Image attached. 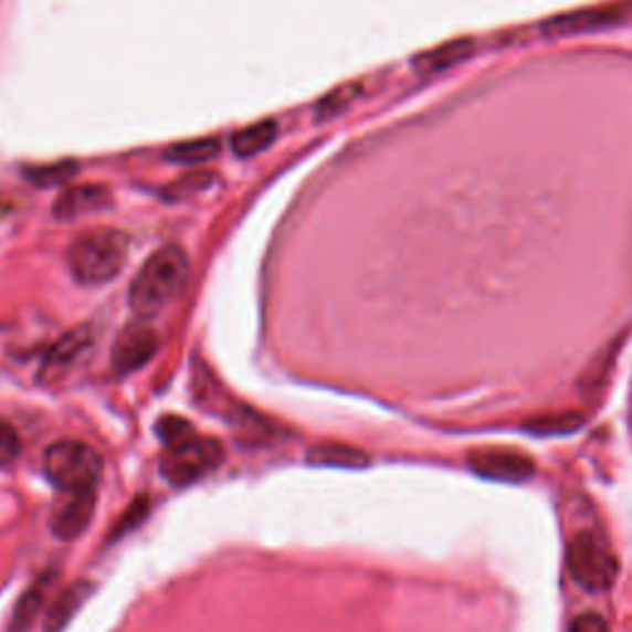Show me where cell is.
<instances>
[{
  "instance_id": "cell-13",
  "label": "cell",
  "mask_w": 632,
  "mask_h": 632,
  "mask_svg": "<svg viewBox=\"0 0 632 632\" xmlns=\"http://www.w3.org/2000/svg\"><path fill=\"white\" fill-rule=\"evenodd\" d=\"M92 596V586L87 581L72 583L70 588H65L52 603L48 620H45V632H62L67 628V623L72 618L80 613V608L84 605V600Z\"/></svg>"
},
{
  "instance_id": "cell-11",
  "label": "cell",
  "mask_w": 632,
  "mask_h": 632,
  "mask_svg": "<svg viewBox=\"0 0 632 632\" xmlns=\"http://www.w3.org/2000/svg\"><path fill=\"white\" fill-rule=\"evenodd\" d=\"M474 50H477V42L472 38L450 40L445 45H438L433 50H425L415 55L413 70H418L420 75H440V72H447L452 67L462 65V62H467L474 55Z\"/></svg>"
},
{
  "instance_id": "cell-4",
  "label": "cell",
  "mask_w": 632,
  "mask_h": 632,
  "mask_svg": "<svg viewBox=\"0 0 632 632\" xmlns=\"http://www.w3.org/2000/svg\"><path fill=\"white\" fill-rule=\"evenodd\" d=\"M42 470L62 494L94 492L102 477V457L80 440H60L42 455Z\"/></svg>"
},
{
  "instance_id": "cell-5",
  "label": "cell",
  "mask_w": 632,
  "mask_h": 632,
  "mask_svg": "<svg viewBox=\"0 0 632 632\" xmlns=\"http://www.w3.org/2000/svg\"><path fill=\"white\" fill-rule=\"evenodd\" d=\"M566 563L573 583L588 593H605L618 581V558L605 536L596 529L578 531L573 536V541L568 544Z\"/></svg>"
},
{
  "instance_id": "cell-21",
  "label": "cell",
  "mask_w": 632,
  "mask_h": 632,
  "mask_svg": "<svg viewBox=\"0 0 632 632\" xmlns=\"http://www.w3.org/2000/svg\"><path fill=\"white\" fill-rule=\"evenodd\" d=\"M146 512H149V507H146V499L144 497H139L136 499L131 507H129V512H126L122 519H119V526H117V531L112 534V539H119V536H124L126 531H131L134 526H139L141 524V519L146 516Z\"/></svg>"
},
{
  "instance_id": "cell-14",
  "label": "cell",
  "mask_w": 632,
  "mask_h": 632,
  "mask_svg": "<svg viewBox=\"0 0 632 632\" xmlns=\"http://www.w3.org/2000/svg\"><path fill=\"white\" fill-rule=\"evenodd\" d=\"M307 462L314 467H346L358 470L368 465V455L351 445H339V442H329V445H316L307 452Z\"/></svg>"
},
{
  "instance_id": "cell-19",
  "label": "cell",
  "mask_w": 632,
  "mask_h": 632,
  "mask_svg": "<svg viewBox=\"0 0 632 632\" xmlns=\"http://www.w3.org/2000/svg\"><path fill=\"white\" fill-rule=\"evenodd\" d=\"M220 151V144L215 139H198L191 144H178L166 151V158L176 164H200L213 158Z\"/></svg>"
},
{
  "instance_id": "cell-17",
  "label": "cell",
  "mask_w": 632,
  "mask_h": 632,
  "mask_svg": "<svg viewBox=\"0 0 632 632\" xmlns=\"http://www.w3.org/2000/svg\"><path fill=\"white\" fill-rule=\"evenodd\" d=\"M277 139V124L267 119V122H260V124H252L247 129H242L233 136V151L240 158H250V156H257L265 149H270L272 144Z\"/></svg>"
},
{
  "instance_id": "cell-3",
  "label": "cell",
  "mask_w": 632,
  "mask_h": 632,
  "mask_svg": "<svg viewBox=\"0 0 632 632\" xmlns=\"http://www.w3.org/2000/svg\"><path fill=\"white\" fill-rule=\"evenodd\" d=\"M126 257H129V238L119 230H92L72 242L67 252L72 275L87 287H99L119 277Z\"/></svg>"
},
{
  "instance_id": "cell-22",
  "label": "cell",
  "mask_w": 632,
  "mask_h": 632,
  "mask_svg": "<svg viewBox=\"0 0 632 632\" xmlns=\"http://www.w3.org/2000/svg\"><path fill=\"white\" fill-rule=\"evenodd\" d=\"M70 173H75V166H67V164H60L55 168H40V171H28V176L42 186L57 183L62 181V178H67Z\"/></svg>"
},
{
  "instance_id": "cell-16",
  "label": "cell",
  "mask_w": 632,
  "mask_h": 632,
  "mask_svg": "<svg viewBox=\"0 0 632 632\" xmlns=\"http://www.w3.org/2000/svg\"><path fill=\"white\" fill-rule=\"evenodd\" d=\"M583 428V418L578 413H546L539 418L526 420L522 425L524 433L529 435H539V438H561V435H571L578 433Z\"/></svg>"
},
{
  "instance_id": "cell-23",
  "label": "cell",
  "mask_w": 632,
  "mask_h": 632,
  "mask_svg": "<svg viewBox=\"0 0 632 632\" xmlns=\"http://www.w3.org/2000/svg\"><path fill=\"white\" fill-rule=\"evenodd\" d=\"M571 632H610L608 623L600 615L593 613H583L573 620Z\"/></svg>"
},
{
  "instance_id": "cell-7",
  "label": "cell",
  "mask_w": 632,
  "mask_h": 632,
  "mask_svg": "<svg viewBox=\"0 0 632 632\" xmlns=\"http://www.w3.org/2000/svg\"><path fill=\"white\" fill-rule=\"evenodd\" d=\"M158 351V334L154 326L146 322H131L126 324L119 331L117 341H114L112 364L117 368V373L126 376L139 371L141 366L151 361Z\"/></svg>"
},
{
  "instance_id": "cell-2",
  "label": "cell",
  "mask_w": 632,
  "mask_h": 632,
  "mask_svg": "<svg viewBox=\"0 0 632 632\" xmlns=\"http://www.w3.org/2000/svg\"><path fill=\"white\" fill-rule=\"evenodd\" d=\"M188 272H191L188 255L178 245L154 252L131 282L129 304L134 314L149 319V316L164 312V307H168L183 292Z\"/></svg>"
},
{
  "instance_id": "cell-10",
  "label": "cell",
  "mask_w": 632,
  "mask_h": 632,
  "mask_svg": "<svg viewBox=\"0 0 632 632\" xmlns=\"http://www.w3.org/2000/svg\"><path fill=\"white\" fill-rule=\"evenodd\" d=\"M94 516V492H80V494H62L55 512H52V531L57 539H77V536L87 529V524Z\"/></svg>"
},
{
  "instance_id": "cell-8",
  "label": "cell",
  "mask_w": 632,
  "mask_h": 632,
  "mask_svg": "<svg viewBox=\"0 0 632 632\" xmlns=\"http://www.w3.org/2000/svg\"><path fill=\"white\" fill-rule=\"evenodd\" d=\"M92 341L94 339H92L89 326H80V329L62 336V339L48 351V356L42 358L38 381L52 386V383L62 381V378H67L72 368H75L82 358L89 354Z\"/></svg>"
},
{
  "instance_id": "cell-15",
  "label": "cell",
  "mask_w": 632,
  "mask_h": 632,
  "mask_svg": "<svg viewBox=\"0 0 632 632\" xmlns=\"http://www.w3.org/2000/svg\"><path fill=\"white\" fill-rule=\"evenodd\" d=\"M52 581H55V573H45V576H40L38 581L28 588V591L23 593V598L18 600L13 618H10V632H23L30 623H33L35 615L40 613L42 603H45Z\"/></svg>"
},
{
  "instance_id": "cell-1",
  "label": "cell",
  "mask_w": 632,
  "mask_h": 632,
  "mask_svg": "<svg viewBox=\"0 0 632 632\" xmlns=\"http://www.w3.org/2000/svg\"><path fill=\"white\" fill-rule=\"evenodd\" d=\"M156 433L164 445L161 474L173 487L193 484L225 460L218 440L198 435L196 428L178 415H164L156 423Z\"/></svg>"
},
{
  "instance_id": "cell-12",
  "label": "cell",
  "mask_w": 632,
  "mask_h": 632,
  "mask_svg": "<svg viewBox=\"0 0 632 632\" xmlns=\"http://www.w3.org/2000/svg\"><path fill=\"white\" fill-rule=\"evenodd\" d=\"M107 206H112V193L104 186H75L57 198L55 215L60 220H75Z\"/></svg>"
},
{
  "instance_id": "cell-20",
  "label": "cell",
  "mask_w": 632,
  "mask_h": 632,
  "mask_svg": "<svg viewBox=\"0 0 632 632\" xmlns=\"http://www.w3.org/2000/svg\"><path fill=\"white\" fill-rule=\"evenodd\" d=\"M18 452H20L18 433L8 423L0 420V467L10 465V462L18 457Z\"/></svg>"
},
{
  "instance_id": "cell-9",
  "label": "cell",
  "mask_w": 632,
  "mask_h": 632,
  "mask_svg": "<svg viewBox=\"0 0 632 632\" xmlns=\"http://www.w3.org/2000/svg\"><path fill=\"white\" fill-rule=\"evenodd\" d=\"M625 8L618 6H598V8H581L571 10V13L554 15L541 25V33L549 38H568V35H581V33H596L610 25L623 23Z\"/></svg>"
},
{
  "instance_id": "cell-18",
  "label": "cell",
  "mask_w": 632,
  "mask_h": 632,
  "mask_svg": "<svg viewBox=\"0 0 632 632\" xmlns=\"http://www.w3.org/2000/svg\"><path fill=\"white\" fill-rule=\"evenodd\" d=\"M358 97H361V84H346V87L334 89V92L329 94V97H324V99L319 102V109H316V117H319V122L339 117V114H344L346 109H349Z\"/></svg>"
},
{
  "instance_id": "cell-6",
  "label": "cell",
  "mask_w": 632,
  "mask_h": 632,
  "mask_svg": "<svg viewBox=\"0 0 632 632\" xmlns=\"http://www.w3.org/2000/svg\"><path fill=\"white\" fill-rule=\"evenodd\" d=\"M467 467L482 480L524 484L536 477V460L514 447H477L467 452Z\"/></svg>"
}]
</instances>
